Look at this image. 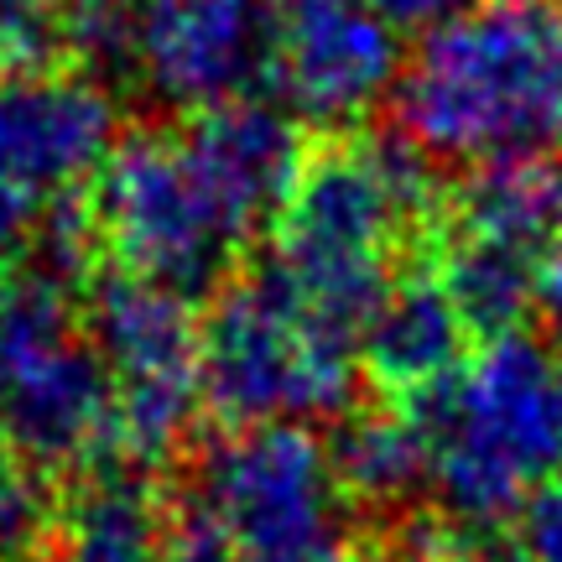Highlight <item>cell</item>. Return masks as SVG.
<instances>
[{"instance_id": "1", "label": "cell", "mask_w": 562, "mask_h": 562, "mask_svg": "<svg viewBox=\"0 0 562 562\" xmlns=\"http://www.w3.org/2000/svg\"><path fill=\"white\" fill-rule=\"evenodd\" d=\"M307 146L292 115L261 100L193 110L178 131H136L104 157L89 214L115 271L193 297L277 220Z\"/></svg>"}, {"instance_id": "2", "label": "cell", "mask_w": 562, "mask_h": 562, "mask_svg": "<svg viewBox=\"0 0 562 562\" xmlns=\"http://www.w3.org/2000/svg\"><path fill=\"white\" fill-rule=\"evenodd\" d=\"M396 125L422 157L459 167L562 146V0H474L427 26L396 79Z\"/></svg>"}, {"instance_id": "3", "label": "cell", "mask_w": 562, "mask_h": 562, "mask_svg": "<svg viewBox=\"0 0 562 562\" xmlns=\"http://www.w3.org/2000/svg\"><path fill=\"white\" fill-rule=\"evenodd\" d=\"M432 224V172L406 136L328 131L307 146L277 214V271L307 307L360 339L402 250Z\"/></svg>"}, {"instance_id": "4", "label": "cell", "mask_w": 562, "mask_h": 562, "mask_svg": "<svg viewBox=\"0 0 562 562\" xmlns=\"http://www.w3.org/2000/svg\"><path fill=\"white\" fill-rule=\"evenodd\" d=\"M422 480L448 510L490 521L562 480V355L495 334L406 406Z\"/></svg>"}, {"instance_id": "5", "label": "cell", "mask_w": 562, "mask_h": 562, "mask_svg": "<svg viewBox=\"0 0 562 562\" xmlns=\"http://www.w3.org/2000/svg\"><path fill=\"white\" fill-rule=\"evenodd\" d=\"M199 375L203 396L235 427L328 417L355 391V334L266 266L220 292L199 328Z\"/></svg>"}, {"instance_id": "6", "label": "cell", "mask_w": 562, "mask_h": 562, "mask_svg": "<svg viewBox=\"0 0 562 562\" xmlns=\"http://www.w3.org/2000/svg\"><path fill=\"white\" fill-rule=\"evenodd\" d=\"M199 526L245 562H344L349 484L302 422L235 427L199 459Z\"/></svg>"}, {"instance_id": "7", "label": "cell", "mask_w": 562, "mask_h": 562, "mask_svg": "<svg viewBox=\"0 0 562 562\" xmlns=\"http://www.w3.org/2000/svg\"><path fill=\"white\" fill-rule=\"evenodd\" d=\"M115 151V104L89 74L0 79V256L37 235L58 209L89 199Z\"/></svg>"}, {"instance_id": "8", "label": "cell", "mask_w": 562, "mask_h": 562, "mask_svg": "<svg viewBox=\"0 0 562 562\" xmlns=\"http://www.w3.org/2000/svg\"><path fill=\"white\" fill-rule=\"evenodd\" d=\"M94 349L110 370L115 438L131 453H167L203 396L188 297L131 271H110L94 286Z\"/></svg>"}, {"instance_id": "9", "label": "cell", "mask_w": 562, "mask_h": 562, "mask_svg": "<svg viewBox=\"0 0 562 562\" xmlns=\"http://www.w3.org/2000/svg\"><path fill=\"white\" fill-rule=\"evenodd\" d=\"M261 74L297 121L349 131L402 79L396 21L370 0H266Z\"/></svg>"}, {"instance_id": "10", "label": "cell", "mask_w": 562, "mask_h": 562, "mask_svg": "<svg viewBox=\"0 0 562 562\" xmlns=\"http://www.w3.org/2000/svg\"><path fill=\"white\" fill-rule=\"evenodd\" d=\"M131 74L172 110L240 100L266 68V0H125Z\"/></svg>"}, {"instance_id": "11", "label": "cell", "mask_w": 562, "mask_h": 562, "mask_svg": "<svg viewBox=\"0 0 562 562\" xmlns=\"http://www.w3.org/2000/svg\"><path fill=\"white\" fill-rule=\"evenodd\" d=\"M469 334L474 328L442 277H396L375 318L364 323V360L385 385L417 396L459 370Z\"/></svg>"}, {"instance_id": "12", "label": "cell", "mask_w": 562, "mask_h": 562, "mask_svg": "<svg viewBox=\"0 0 562 562\" xmlns=\"http://www.w3.org/2000/svg\"><path fill=\"white\" fill-rule=\"evenodd\" d=\"M68 562H167L146 490L121 474L89 484L68 526Z\"/></svg>"}, {"instance_id": "13", "label": "cell", "mask_w": 562, "mask_h": 562, "mask_svg": "<svg viewBox=\"0 0 562 562\" xmlns=\"http://www.w3.org/2000/svg\"><path fill=\"white\" fill-rule=\"evenodd\" d=\"M334 463H339L349 490L375 495V501L406 495L422 480V453H417V438H412V422L406 417L355 422L339 438V448H334Z\"/></svg>"}, {"instance_id": "14", "label": "cell", "mask_w": 562, "mask_h": 562, "mask_svg": "<svg viewBox=\"0 0 562 562\" xmlns=\"http://www.w3.org/2000/svg\"><path fill=\"white\" fill-rule=\"evenodd\" d=\"M58 53L89 79L131 74V11L125 0H58Z\"/></svg>"}, {"instance_id": "15", "label": "cell", "mask_w": 562, "mask_h": 562, "mask_svg": "<svg viewBox=\"0 0 562 562\" xmlns=\"http://www.w3.org/2000/svg\"><path fill=\"white\" fill-rule=\"evenodd\" d=\"M63 328H68V302L47 277L0 281V381L21 364V355H32Z\"/></svg>"}, {"instance_id": "16", "label": "cell", "mask_w": 562, "mask_h": 562, "mask_svg": "<svg viewBox=\"0 0 562 562\" xmlns=\"http://www.w3.org/2000/svg\"><path fill=\"white\" fill-rule=\"evenodd\" d=\"M42 531V495L37 480L26 474L21 448L0 432V562L21 558L32 537Z\"/></svg>"}, {"instance_id": "17", "label": "cell", "mask_w": 562, "mask_h": 562, "mask_svg": "<svg viewBox=\"0 0 562 562\" xmlns=\"http://www.w3.org/2000/svg\"><path fill=\"white\" fill-rule=\"evenodd\" d=\"M58 47V0H0V79L37 68Z\"/></svg>"}, {"instance_id": "18", "label": "cell", "mask_w": 562, "mask_h": 562, "mask_svg": "<svg viewBox=\"0 0 562 562\" xmlns=\"http://www.w3.org/2000/svg\"><path fill=\"white\" fill-rule=\"evenodd\" d=\"M526 562H562V490H542L526 505Z\"/></svg>"}, {"instance_id": "19", "label": "cell", "mask_w": 562, "mask_h": 562, "mask_svg": "<svg viewBox=\"0 0 562 562\" xmlns=\"http://www.w3.org/2000/svg\"><path fill=\"white\" fill-rule=\"evenodd\" d=\"M385 21H396V26H438V21L459 16L463 5H474V0H370Z\"/></svg>"}, {"instance_id": "20", "label": "cell", "mask_w": 562, "mask_h": 562, "mask_svg": "<svg viewBox=\"0 0 562 562\" xmlns=\"http://www.w3.org/2000/svg\"><path fill=\"white\" fill-rule=\"evenodd\" d=\"M167 562H245V558H235V552H229L214 531H203V526L193 521V531H188V537H178V542L167 547Z\"/></svg>"}, {"instance_id": "21", "label": "cell", "mask_w": 562, "mask_h": 562, "mask_svg": "<svg viewBox=\"0 0 562 562\" xmlns=\"http://www.w3.org/2000/svg\"><path fill=\"white\" fill-rule=\"evenodd\" d=\"M542 302L552 323H558V339H562V240L552 245V256H547V271H542Z\"/></svg>"}, {"instance_id": "22", "label": "cell", "mask_w": 562, "mask_h": 562, "mask_svg": "<svg viewBox=\"0 0 562 562\" xmlns=\"http://www.w3.org/2000/svg\"><path fill=\"white\" fill-rule=\"evenodd\" d=\"M469 562H526L521 552H474Z\"/></svg>"}, {"instance_id": "23", "label": "cell", "mask_w": 562, "mask_h": 562, "mask_svg": "<svg viewBox=\"0 0 562 562\" xmlns=\"http://www.w3.org/2000/svg\"><path fill=\"white\" fill-rule=\"evenodd\" d=\"M375 562H391V558H375Z\"/></svg>"}, {"instance_id": "24", "label": "cell", "mask_w": 562, "mask_h": 562, "mask_svg": "<svg viewBox=\"0 0 562 562\" xmlns=\"http://www.w3.org/2000/svg\"><path fill=\"white\" fill-rule=\"evenodd\" d=\"M558 178H562V172H558Z\"/></svg>"}]
</instances>
